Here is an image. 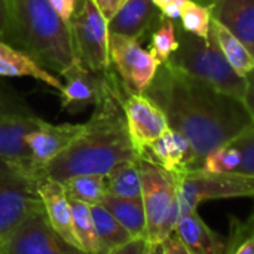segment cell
Listing matches in <instances>:
<instances>
[{
  "label": "cell",
  "instance_id": "cell-1",
  "mask_svg": "<svg viewBox=\"0 0 254 254\" xmlns=\"http://www.w3.org/2000/svg\"><path fill=\"white\" fill-rule=\"evenodd\" d=\"M144 94L165 113L168 127L185 135L196 158H204L252 128L253 116L241 100L179 70L170 63L159 65Z\"/></svg>",
  "mask_w": 254,
  "mask_h": 254
},
{
  "label": "cell",
  "instance_id": "cell-2",
  "mask_svg": "<svg viewBox=\"0 0 254 254\" xmlns=\"http://www.w3.org/2000/svg\"><path fill=\"white\" fill-rule=\"evenodd\" d=\"M127 94L116 73L107 95L83 124L82 134L45 168L43 176L63 183L80 174L107 176L115 167L137 161L140 156L131 141L124 112Z\"/></svg>",
  "mask_w": 254,
  "mask_h": 254
},
{
  "label": "cell",
  "instance_id": "cell-3",
  "mask_svg": "<svg viewBox=\"0 0 254 254\" xmlns=\"http://www.w3.org/2000/svg\"><path fill=\"white\" fill-rule=\"evenodd\" d=\"M6 1L9 25L4 42L7 45L57 74L79 61L68 24L48 0Z\"/></svg>",
  "mask_w": 254,
  "mask_h": 254
},
{
  "label": "cell",
  "instance_id": "cell-4",
  "mask_svg": "<svg viewBox=\"0 0 254 254\" xmlns=\"http://www.w3.org/2000/svg\"><path fill=\"white\" fill-rule=\"evenodd\" d=\"M177 39L179 48L167 63L226 95L244 100L247 79L229 64L211 28L208 37L202 39L180 27Z\"/></svg>",
  "mask_w": 254,
  "mask_h": 254
},
{
  "label": "cell",
  "instance_id": "cell-5",
  "mask_svg": "<svg viewBox=\"0 0 254 254\" xmlns=\"http://www.w3.org/2000/svg\"><path fill=\"white\" fill-rule=\"evenodd\" d=\"M138 170L147 240L149 243H162L174 232L180 219L177 185L171 173L144 158H138Z\"/></svg>",
  "mask_w": 254,
  "mask_h": 254
},
{
  "label": "cell",
  "instance_id": "cell-6",
  "mask_svg": "<svg viewBox=\"0 0 254 254\" xmlns=\"http://www.w3.org/2000/svg\"><path fill=\"white\" fill-rule=\"evenodd\" d=\"M68 27L79 63L100 74L112 70L109 21L92 0H77Z\"/></svg>",
  "mask_w": 254,
  "mask_h": 254
},
{
  "label": "cell",
  "instance_id": "cell-7",
  "mask_svg": "<svg viewBox=\"0 0 254 254\" xmlns=\"http://www.w3.org/2000/svg\"><path fill=\"white\" fill-rule=\"evenodd\" d=\"M180 216L196 211L198 205L213 199L254 198V176L241 173L211 174L201 170L174 176Z\"/></svg>",
  "mask_w": 254,
  "mask_h": 254
},
{
  "label": "cell",
  "instance_id": "cell-8",
  "mask_svg": "<svg viewBox=\"0 0 254 254\" xmlns=\"http://www.w3.org/2000/svg\"><path fill=\"white\" fill-rule=\"evenodd\" d=\"M37 177L10 164H0V241L27 217L45 211Z\"/></svg>",
  "mask_w": 254,
  "mask_h": 254
},
{
  "label": "cell",
  "instance_id": "cell-9",
  "mask_svg": "<svg viewBox=\"0 0 254 254\" xmlns=\"http://www.w3.org/2000/svg\"><path fill=\"white\" fill-rule=\"evenodd\" d=\"M110 61L131 94H144L161 65L158 58L141 48L138 40L121 34H110Z\"/></svg>",
  "mask_w": 254,
  "mask_h": 254
},
{
  "label": "cell",
  "instance_id": "cell-10",
  "mask_svg": "<svg viewBox=\"0 0 254 254\" xmlns=\"http://www.w3.org/2000/svg\"><path fill=\"white\" fill-rule=\"evenodd\" d=\"M0 254H86L63 240L48 223L45 211L21 222L0 241Z\"/></svg>",
  "mask_w": 254,
  "mask_h": 254
},
{
  "label": "cell",
  "instance_id": "cell-11",
  "mask_svg": "<svg viewBox=\"0 0 254 254\" xmlns=\"http://www.w3.org/2000/svg\"><path fill=\"white\" fill-rule=\"evenodd\" d=\"M115 71L95 73L83 67L79 61L65 68L60 76L64 79L61 94V110L76 115L89 106H98L109 92Z\"/></svg>",
  "mask_w": 254,
  "mask_h": 254
},
{
  "label": "cell",
  "instance_id": "cell-12",
  "mask_svg": "<svg viewBox=\"0 0 254 254\" xmlns=\"http://www.w3.org/2000/svg\"><path fill=\"white\" fill-rule=\"evenodd\" d=\"M124 112L131 141L141 156L146 147L168 128L167 116L146 94L128 92L124 100Z\"/></svg>",
  "mask_w": 254,
  "mask_h": 254
},
{
  "label": "cell",
  "instance_id": "cell-13",
  "mask_svg": "<svg viewBox=\"0 0 254 254\" xmlns=\"http://www.w3.org/2000/svg\"><path fill=\"white\" fill-rule=\"evenodd\" d=\"M43 119L34 113L13 115L0 121V164H10L22 168L37 179L43 177L36 168L25 135L40 127Z\"/></svg>",
  "mask_w": 254,
  "mask_h": 254
},
{
  "label": "cell",
  "instance_id": "cell-14",
  "mask_svg": "<svg viewBox=\"0 0 254 254\" xmlns=\"http://www.w3.org/2000/svg\"><path fill=\"white\" fill-rule=\"evenodd\" d=\"M83 131V124L54 125L42 122L40 127L25 135V143L31 152L33 162L43 176L45 168L61 155ZM45 177V176H43Z\"/></svg>",
  "mask_w": 254,
  "mask_h": 254
},
{
  "label": "cell",
  "instance_id": "cell-15",
  "mask_svg": "<svg viewBox=\"0 0 254 254\" xmlns=\"http://www.w3.org/2000/svg\"><path fill=\"white\" fill-rule=\"evenodd\" d=\"M140 158L156 164L173 176L198 170L195 152L189 140L170 127L146 147Z\"/></svg>",
  "mask_w": 254,
  "mask_h": 254
},
{
  "label": "cell",
  "instance_id": "cell-16",
  "mask_svg": "<svg viewBox=\"0 0 254 254\" xmlns=\"http://www.w3.org/2000/svg\"><path fill=\"white\" fill-rule=\"evenodd\" d=\"M36 185H37V193L40 196L45 210V216L51 228L68 244L80 249L74 232L71 204L65 193L64 185L49 177L37 179Z\"/></svg>",
  "mask_w": 254,
  "mask_h": 254
},
{
  "label": "cell",
  "instance_id": "cell-17",
  "mask_svg": "<svg viewBox=\"0 0 254 254\" xmlns=\"http://www.w3.org/2000/svg\"><path fill=\"white\" fill-rule=\"evenodd\" d=\"M161 19L162 13L152 0H128L109 21V31L110 34H121L140 42Z\"/></svg>",
  "mask_w": 254,
  "mask_h": 254
},
{
  "label": "cell",
  "instance_id": "cell-18",
  "mask_svg": "<svg viewBox=\"0 0 254 254\" xmlns=\"http://www.w3.org/2000/svg\"><path fill=\"white\" fill-rule=\"evenodd\" d=\"M174 234L190 254H226L228 244L210 229L196 211L182 214Z\"/></svg>",
  "mask_w": 254,
  "mask_h": 254
},
{
  "label": "cell",
  "instance_id": "cell-19",
  "mask_svg": "<svg viewBox=\"0 0 254 254\" xmlns=\"http://www.w3.org/2000/svg\"><path fill=\"white\" fill-rule=\"evenodd\" d=\"M213 19L238 37L254 57V0H214Z\"/></svg>",
  "mask_w": 254,
  "mask_h": 254
},
{
  "label": "cell",
  "instance_id": "cell-20",
  "mask_svg": "<svg viewBox=\"0 0 254 254\" xmlns=\"http://www.w3.org/2000/svg\"><path fill=\"white\" fill-rule=\"evenodd\" d=\"M0 76L3 77H33L45 85L55 88L57 91H63V82L54 76L46 68L40 67L36 61H33L27 54L15 49L6 42L0 40Z\"/></svg>",
  "mask_w": 254,
  "mask_h": 254
},
{
  "label": "cell",
  "instance_id": "cell-21",
  "mask_svg": "<svg viewBox=\"0 0 254 254\" xmlns=\"http://www.w3.org/2000/svg\"><path fill=\"white\" fill-rule=\"evenodd\" d=\"M101 205L129 232L132 238H147L146 213L141 199L106 195Z\"/></svg>",
  "mask_w": 254,
  "mask_h": 254
},
{
  "label": "cell",
  "instance_id": "cell-22",
  "mask_svg": "<svg viewBox=\"0 0 254 254\" xmlns=\"http://www.w3.org/2000/svg\"><path fill=\"white\" fill-rule=\"evenodd\" d=\"M211 30L216 34V39L220 45V49L229 64L235 68L237 73L241 76H247L254 68L253 54L247 49V46L235 37L228 28H225L219 21H211Z\"/></svg>",
  "mask_w": 254,
  "mask_h": 254
},
{
  "label": "cell",
  "instance_id": "cell-23",
  "mask_svg": "<svg viewBox=\"0 0 254 254\" xmlns=\"http://www.w3.org/2000/svg\"><path fill=\"white\" fill-rule=\"evenodd\" d=\"M106 192L112 196L141 199V179L138 159L115 167L106 176Z\"/></svg>",
  "mask_w": 254,
  "mask_h": 254
},
{
  "label": "cell",
  "instance_id": "cell-24",
  "mask_svg": "<svg viewBox=\"0 0 254 254\" xmlns=\"http://www.w3.org/2000/svg\"><path fill=\"white\" fill-rule=\"evenodd\" d=\"M91 213L101 246V254L110 253L132 240L129 232L101 204L91 205Z\"/></svg>",
  "mask_w": 254,
  "mask_h": 254
},
{
  "label": "cell",
  "instance_id": "cell-25",
  "mask_svg": "<svg viewBox=\"0 0 254 254\" xmlns=\"http://www.w3.org/2000/svg\"><path fill=\"white\" fill-rule=\"evenodd\" d=\"M65 193L70 199L86 205H98L106 198V176L80 174L63 182Z\"/></svg>",
  "mask_w": 254,
  "mask_h": 254
},
{
  "label": "cell",
  "instance_id": "cell-26",
  "mask_svg": "<svg viewBox=\"0 0 254 254\" xmlns=\"http://www.w3.org/2000/svg\"><path fill=\"white\" fill-rule=\"evenodd\" d=\"M70 204H71V211H73L74 232H76L80 250L86 254H101V246L98 241L91 207L83 202L73 201V199H70Z\"/></svg>",
  "mask_w": 254,
  "mask_h": 254
},
{
  "label": "cell",
  "instance_id": "cell-27",
  "mask_svg": "<svg viewBox=\"0 0 254 254\" xmlns=\"http://www.w3.org/2000/svg\"><path fill=\"white\" fill-rule=\"evenodd\" d=\"M182 28L207 39L213 21V4H201L195 0H188L180 9Z\"/></svg>",
  "mask_w": 254,
  "mask_h": 254
},
{
  "label": "cell",
  "instance_id": "cell-28",
  "mask_svg": "<svg viewBox=\"0 0 254 254\" xmlns=\"http://www.w3.org/2000/svg\"><path fill=\"white\" fill-rule=\"evenodd\" d=\"M177 48H179V39H177V28L174 19L162 16L159 27L152 34L150 52L158 58L161 64H164L168 61L173 52L177 51Z\"/></svg>",
  "mask_w": 254,
  "mask_h": 254
},
{
  "label": "cell",
  "instance_id": "cell-29",
  "mask_svg": "<svg viewBox=\"0 0 254 254\" xmlns=\"http://www.w3.org/2000/svg\"><path fill=\"white\" fill-rule=\"evenodd\" d=\"M241 162L240 152L231 146L225 144L213 152H210L201 165V171L211 173V174H225V173H237Z\"/></svg>",
  "mask_w": 254,
  "mask_h": 254
},
{
  "label": "cell",
  "instance_id": "cell-30",
  "mask_svg": "<svg viewBox=\"0 0 254 254\" xmlns=\"http://www.w3.org/2000/svg\"><path fill=\"white\" fill-rule=\"evenodd\" d=\"M228 144L234 146L241 155V162L237 173L254 176V125Z\"/></svg>",
  "mask_w": 254,
  "mask_h": 254
},
{
  "label": "cell",
  "instance_id": "cell-31",
  "mask_svg": "<svg viewBox=\"0 0 254 254\" xmlns=\"http://www.w3.org/2000/svg\"><path fill=\"white\" fill-rule=\"evenodd\" d=\"M27 113H33V112L27 107L24 100H21L6 86L0 85V121L13 115H27Z\"/></svg>",
  "mask_w": 254,
  "mask_h": 254
},
{
  "label": "cell",
  "instance_id": "cell-32",
  "mask_svg": "<svg viewBox=\"0 0 254 254\" xmlns=\"http://www.w3.org/2000/svg\"><path fill=\"white\" fill-rule=\"evenodd\" d=\"M149 247H150V243L147 238H132L127 244L115 249L113 252L107 254H147Z\"/></svg>",
  "mask_w": 254,
  "mask_h": 254
},
{
  "label": "cell",
  "instance_id": "cell-33",
  "mask_svg": "<svg viewBox=\"0 0 254 254\" xmlns=\"http://www.w3.org/2000/svg\"><path fill=\"white\" fill-rule=\"evenodd\" d=\"M152 1L161 10L162 16L176 19L180 18V9L188 0H152Z\"/></svg>",
  "mask_w": 254,
  "mask_h": 254
},
{
  "label": "cell",
  "instance_id": "cell-34",
  "mask_svg": "<svg viewBox=\"0 0 254 254\" xmlns=\"http://www.w3.org/2000/svg\"><path fill=\"white\" fill-rule=\"evenodd\" d=\"M250 220H252V223H253L252 234L247 235L241 243L232 240V241L228 244L226 254H254V216Z\"/></svg>",
  "mask_w": 254,
  "mask_h": 254
},
{
  "label": "cell",
  "instance_id": "cell-35",
  "mask_svg": "<svg viewBox=\"0 0 254 254\" xmlns=\"http://www.w3.org/2000/svg\"><path fill=\"white\" fill-rule=\"evenodd\" d=\"M94 4L98 7V10L101 12V15L110 21L125 4L128 0H92Z\"/></svg>",
  "mask_w": 254,
  "mask_h": 254
},
{
  "label": "cell",
  "instance_id": "cell-36",
  "mask_svg": "<svg viewBox=\"0 0 254 254\" xmlns=\"http://www.w3.org/2000/svg\"><path fill=\"white\" fill-rule=\"evenodd\" d=\"M48 1L55 9V12L64 19V22L68 24V21L71 19V16L76 10L77 0H48Z\"/></svg>",
  "mask_w": 254,
  "mask_h": 254
},
{
  "label": "cell",
  "instance_id": "cell-37",
  "mask_svg": "<svg viewBox=\"0 0 254 254\" xmlns=\"http://www.w3.org/2000/svg\"><path fill=\"white\" fill-rule=\"evenodd\" d=\"M164 244V250H165V254H190L186 247L182 244V241L179 240V237L173 232L168 238H165L162 241Z\"/></svg>",
  "mask_w": 254,
  "mask_h": 254
},
{
  "label": "cell",
  "instance_id": "cell-38",
  "mask_svg": "<svg viewBox=\"0 0 254 254\" xmlns=\"http://www.w3.org/2000/svg\"><path fill=\"white\" fill-rule=\"evenodd\" d=\"M246 79H247V89H246V95H244L243 103L246 104L247 110L254 118V68L246 76Z\"/></svg>",
  "mask_w": 254,
  "mask_h": 254
},
{
  "label": "cell",
  "instance_id": "cell-39",
  "mask_svg": "<svg viewBox=\"0 0 254 254\" xmlns=\"http://www.w3.org/2000/svg\"><path fill=\"white\" fill-rule=\"evenodd\" d=\"M7 25H9V16H7V1L0 0V40L4 42L7 34Z\"/></svg>",
  "mask_w": 254,
  "mask_h": 254
},
{
  "label": "cell",
  "instance_id": "cell-40",
  "mask_svg": "<svg viewBox=\"0 0 254 254\" xmlns=\"http://www.w3.org/2000/svg\"><path fill=\"white\" fill-rule=\"evenodd\" d=\"M147 254H165L164 244H162V243H150L149 253Z\"/></svg>",
  "mask_w": 254,
  "mask_h": 254
},
{
  "label": "cell",
  "instance_id": "cell-41",
  "mask_svg": "<svg viewBox=\"0 0 254 254\" xmlns=\"http://www.w3.org/2000/svg\"><path fill=\"white\" fill-rule=\"evenodd\" d=\"M201 1H205V4H211L214 0H201Z\"/></svg>",
  "mask_w": 254,
  "mask_h": 254
},
{
  "label": "cell",
  "instance_id": "cell-42",
  "mask_svg": "<svg viewBox=\"0 0 254 254\" xmlns=\"http://www.w3.org/2000/svg\"><path fill=\"white\" fill-rule=\"evenodd\" d=\"M253 124H254V118H253Z\"/></svg>",
  "mask_w": 254,
  "mask_h": 254
}]
</instances>
